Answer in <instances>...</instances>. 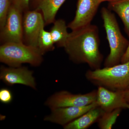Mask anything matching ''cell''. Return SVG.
<instances>
[{"instance_id": "cell-1", "label": "cell", "mask_w": 129, "mask_h": 129, "mask_svg": "<svg viewBox=\"0 0 129 129\" xmlns=\"http://www.w3.org/2000/svg\"><path fill=\"white\" fill-rule=\"evenodd\" d=\"M99 46L98 28L90 24L72 30L63 48L74 62L87 63L95 70L101 68L103 60Z\"/></svg>"}, {"instance_id": "cell-2", "label": "cell", "mask_w": 129, "mask_h": 129, "mask_svg": "<svg viewBox=\"0 0 129 129\" xmlns=\"http://www.w3.org/2000/svg\"><path fill=\"white\" fill-rule=\"evenodd\" d=\"M85 76L89 81L98 87L113 90H124L129 86V61L88 70Z\"/></svg>"}, {"instance_id": "cell-3", "label": "cell", "mask_w": 129, "mask_h": 129, "mask_svg": "<svg viewBox=\"0 0 129 129\" xmlns=\"http://www.w3.org/2000/svg\"><path fill=\"white\" fill-rule=\"evenodd\" d=\"M101 15L110 50L104 65L105 67H112L121 63L129 43L122 35L115 16L111 11L103 8Z\"/></svg>"}, {"instance_id": "cell-4", "label": "cell", "mask_w": 129, "mask_h": 129, "mask_svg": "<svg viewBox=\"0 0 129 129\" xmlns=\"http://www.w3.org/2000/svg\"><path fill=\"white\" fill-rule=\"evenodd\" d=\"M43 55L37 47L23 42H8L0 46V61L10 67H20L23 63L38 67L43 61Z\"/></svg>"}, {"instance_id": "cell-5", "label": "cell", "mask_w": 129, "mask_h": 129, "mask_svg": "<svg viewBox=\"0 0 129 129\" xmlns=\"http://www.w3.org/2000/svg\"><path fill=\"white\" fill-rule=\"evenodd\" d=\"M96 90L84 94H74L67 91L56 92L49 97L45 102L51 109L70 107H83L96 102Z\"/></svg>"}, {"instance_id": "cell-6", "label": "cell", "mask_w": 129, "mask_h": 129, "mask_svg": "<svg viewBox=\"0 0 129 129\" xmlns=\"http://www.w3.org/2000/svg\"><path fill=\"white\" fill-rule=\"evenodd\" d=\"M23 13L16 7L10 5L6 23L1 29V44L8 42H23Z\"/></svg>"}, {"instance_id": "cell-7", "label": "cell", "mask_w": 129, "mask_h": 129, "mask_svg": "<svg viewBox=\"0 0 129 129\" xmlns=\"http://www.w3.org/2000/svg\"><path fill=\"white\" fill-rule=\"evenodd\" d=\"M24 13V43L37 47L40 33L45 25L43 15L36 10H29Z\"/></svg>"}, {"instance_id": "cell-8", "label": "cell", "mask_w": 129, "mask_h": 129, "mask_svg": "<svg viewBox=\"0 0 129 129\" xmlns=\"http://www.w3.org/2000/svg\"><path fill=\"white\" fill-rule=\"evenodd\" d=\"M33 72L25 67H6L0 70V79L7 85L21 84L36 89V83Z\"/></svg>"}, {"instance_id": "cell-9", "label": "cell", "mask_w": 129, "mask_h": 129, "mask_svg": "<svg viewBox=\"0 0 129 129\" xmlns=\"http://www.w3.org/2000/svg\"><path fill=\"white\" fill-rule=\"evenodd\" d=\"M98 106L96 102L83 107H70L51 109L49 115L44 120L64 126L78 118L90 109Z\"/></svg>"}, {"instance_id": "cell-10", "label": "cell", "mask_w": 129, "mask_h": 129, "mask_svg": "<svg viewBox=\"0 0 129 129\" xmlns=\"http://www.w3.org/2000/svg\"><path fill=\"white\" fill-rule=\"evenodd\" d=\"M96 102L104 112L127 108L128 103L125 97L124 90H113L102 86H98L96 90Z\"/></svg>"}, {"instance_id": "cell-11", "label": "cell", "mask_w": 129, "mask_h": 129, "mask_svg": "<svg viewBox=\"0 0 129 129\" xmlns=\"http://www.w3.org/2000/svg\"><path fill=\"white\" fill-rule=\"evenodd\" d=\"M101 3L99 0H78L75 16L68 27L72 30L91 24Z\"/></svg>"}, {"instance_id": "cell-12", "label": "cell", "mask_w": 129, "mask_h": 129, "mask_svg": "<svg viewBox=\"0 0 129 129\" xmlns=\"http://www.w3.org/2000/svg\"><path fill=\"white\" fill-rule=\"evenodd\" d=\"M104 111L99 106L90 109L78 118L63 126L64 129H86L97 122Z\"/></svg>"}, {"instance_id": "cell-13", "label": "cell", "mask_w": 129, "mask_h": 129, "mask_svg": "<svg viewBox=\"0 0 129 129\" xmlns=\"http://www.w3.org/2000/svg\"><path fill=\"white\" fill-rule=\"evenodd\" d=\"M66 0H36L35 9L41 13L45 24L53 23L58 11Z\"/></svg>"}, {"instance_id": "cell-14", "label": "cell", "mask_w": 129, "mask_h": 129, "mask_svg": "<svg viewBox=\"0 0 129 129\" xmlns=\"http://www.w3.org/2000/svg\"><path fill=\"white\" fill-rule=\"evenodd\" d=\"M53 23L50 32L53 42L58 47H64L69 35L68 26L65 21L62 19L55 20Z\"/></svg>"}, {"instance_id": "cell-15", "label": "cell", "mask_w": 129, "mask_h": 129, "mask_svg": "<svg viewBox=\"0 0 129 129\" xmlns=\"http://www.w3.org/2000/svg\"><path fill=\"white\" fill-rule=\"evenodd\" d=\"M109 10L115 12L124 25L125 29L129 35V0H118L111 2Z\"/></svg>"}, {"instance_id": "cell-16", "label": "cell", "mask_w": 129, "mask_h": 129, "mask_svg": "<svg viewBox=\"0 0 129 129\" xmlns=\"http://www.w3.org/2000/svg\"><path fill=\"white\" fill-rule=\"evenodd\" d=\"M122 110V109H117L109 112H104L97 122L99 128L101 129H112Z\"/></svg>"}, {"instance_id": "cell-17", "label": "cell", "mask_w": 129, "mask_h": 129, "mask_svg": "<svg viewBox=\"0 0 129 129\" xmlns=\"http://www.w3.org/2000/svg\"><path fill=\"white\" fill-rule=\"evenodd\" d=\"M54 44L50 32L43 28L38 39L37 48L44 55L46 52L54 50Z\"/></svg>"}, {"instance_id": "cell-18", "label": "cell", "mask_w": 129, "mask_h": 129, "mask_svg": "<svg viewBox=\"0 0 129 129\" xmlns=\"http://www.w3.org/2000/svg\"><path fill=\"white\" fill-rule=\"evenodd\" d=\"M10 6V0H0V29L5 25Z\"/></svg>"}, {"instance_id": "cell-19", "label": "cell", "mask_w": 129, "mask_h": 129, "mask_svg": "<svg viewBox=\"0 0 129 129\" xmlns=\"http://www.w3.org/2000/svg\"><path fill=\"white\" fill-rule=\"evenodd\" d=\"M13 100L12 91L7 88H3L0 90V102L5 104L11 103Z\"/></svg>"}, {"instance_id": "cell-20", "label": "cell", "mask_w": 129, "mask_h": 129, "mask_svg": "<svg viewBox=\"0 0 129 129\" xmlns=\"http://www.w3.org/2000/svg\"><path fill=\"white\" fill-rule=\"evenodd\" d=\"M30 0H11L10 5H13L23 13L29 10Z\"/></svg>"}, {"instance_id": "cell-21", "label": "cell", "mask_w": 129, "mask_h": 129, "mask_svg": "<svg viewBox=\"0 0 129 129\" xmlns=\"http://www.w3.org/2000/svg\"><path fill=\"white\" fill-rule=\"evenodd\" d=\"M129 61V43L123 56L121 59V63H124Z\"/></svg>"}, {"instance_id": "cell-22", "label": "cell", "mask_w": 129, "mask_h": 129, "mask_svg": "<svg viewBox=\"0 0 129 129\" xmlns=\"http://www.w3.org/2000/svg\"><path fill=\"white\" fill-rule=\"evenodd\" d=\"M125 97L128 103H129V86L124 90Z\"/></svg>"}, {"instance_id": "cell-23", "label": "cell", "mask_w": 129, "mask_h": 129, "mask_svg": "<svg viewBox=\"0 0 129 129\" xmlns=\"http://www.w3.org/2000/svg\"><path fill=\"white\" fill-rule=\"evenodd\" d=\"M117 1H118V0H99V1H100V2L101 3L102 2H103L104 1H108L113 2Z\"/></svg>"}, {"instance_id": "cell-24", "label": "cell", "mask_w": 129, "mask_h": 129, "mask_svg": "<svg viewBox=\"0 0 129 129\" xmlns=\"http://www.w3.org/2000/svg\"><path fill=\"white\" fill-rule=\"evenodd\" d=\"M127 108L128 109H129V103H127Z\"/></svg>"}]
</instances>
